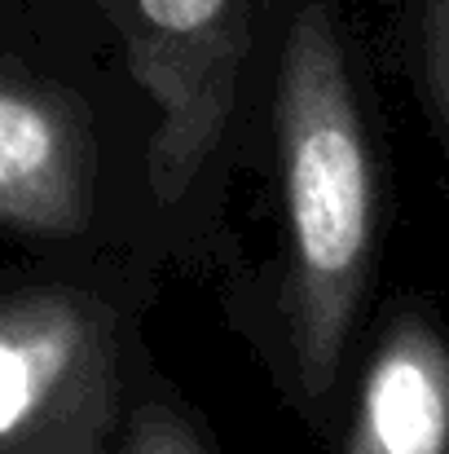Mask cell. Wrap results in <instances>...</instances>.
Listing matches in <instances>:
<instances>
[{
    "label": "cell",
    "mask_w": 449,
    "mask_h": 454,
    "mask_svg": "<svg viewBox=\"0 0 449 454\" xmlns=\"http://www.w3.org/2000/svg\"><path fill=\"white\" fill-rule=\"evenodd\" d=\"M348 454H449V348L401 317L366 366Z\"/></svg>",
    "instance_id": "cell-5"
},
{
    "label": "cell",
    "mask_w": 449,
    "mask_h": 454,
    "mask_svg": "<svg viewBox=\"0 0 449 454\" xmlns=\"http://www.w3.org/2000/svg\"><path fill=\"white\" fill-rule=\"evenodd\" d=\"M133 75L159 124L150 142V190L176 203L225 137L238 75L252 49L256 0H106Z\"/></svg>",
    "instance_id": "cell-2"
},
{
    "label": "cell",
    "mask_w": 449,
    "mask_h": 454,
    "mask_svg": "<svg viewBox=\"0 0 449 454\" xmlns=\"http://www.w3.org/2000/svg\"><path fill=\"white\" fill-rule=\"evenodd\" d=\"M106 335L71 296L0 304V450L44 437L66 411H102Z\"/></svg>",
    "instance_id": "cell-3"
},
{
    "label": "cell",
    "mask_w": 449,
    "mask_h": 454,
    "mask_svg": "<svg viewBox=\"0 0 449 454\" xmlns=\"http://www.w3.org/2000/svg\"><path fill=\"white\" fill-rule=\"evenodd\" d=\"M291 230V348L308 397L339 371L375 252V159L335 22L304 4L287 31L278 89Z\"/></svg>",
    "instance_id": "cell-1"
},
{
    "label": "cell",
    "mask_w": 449,
    "mask_h": 454,
    "mask_svg": "<svg viewBox=\"0 0 449 454\" xmlns=\"http://www.w3.org/2000/svg\"><path fill=\"white\" fill-rule=\"evenodd\" d=\"M124 454H203V446H198V437L190 433V424L181 415H172L163 406H150L137 419Z\"/></svg>",
    "instance_id": "cell-6"
},
{
    "label": "cell",
    "mask_w": 449,
    "mask_h": 454,
    "mask_svg": "<svg viewBox=\"0 0 449 454\" xmlns=\"http://www.w3.org/2000/svg\"><path fill=\"white\" fill-rule=\"evenodd\" d=\"M0 221L31 234H75L89 221L84 133L44 93L0 84Z\"/></svg>",
    "instance_id": "cell-4"
}]
</instances>
